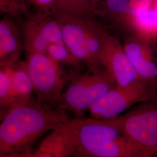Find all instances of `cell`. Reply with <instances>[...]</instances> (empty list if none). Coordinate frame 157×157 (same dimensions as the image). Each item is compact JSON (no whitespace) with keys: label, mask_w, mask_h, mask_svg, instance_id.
I'll list each match as a JSON object with an SVG mask.
<instances>
[{"label":"cell","mask_w":157,"mask_h":157,"mask_svg":"<svg viewBox=\"0 0 157 157\" xmlns=\"http://www.w3.org/2000/svg\"><path fill=\"white\" fill-rule=\"evenodd\" d=\"M95 5L96 0H56L54 11L61 10L80 16H88L91 15Z\"/></svg>","instance_id":"e0dca14e"},{"label":"cell","mask_w":157,"mask_h":157,"mask_svg":"<svg viewBox=\"0 0 157 157\" xmlns=\"http://www.w3.org/2000/svg\"><path fill=\"white\" fill-rule=\"evenodd\" d=\"M115 87L114 80L105 67L87 68L71 78L58 105L82 117L95 101Z\"/></svg>","instance_id":"277c9868"},{"label":"cell","mask_w":157,"mask_h":157,"mask_svg":"<svg viewBox=\"0 0 157 157\" xmlns=\"http://www.w3.org/2000/svg\"><path fill=\"white\" fill-rule=\"evenodd\" d=\"M14 104L11 78L8 67H0V115L2 117Z\"/></svg>","instance_id":"2e32d148"},{"label":"cell","mask_w":157,"mask_h":157,"mask_svg":"<svg viewBox=\"0 0 157 157\" xmlns=\"http://www.w3.org/2000/svg\"><path fill=\"white\" fill-rule=\"evenodd\" d=\"M101 64L110 74L118 87L127 86L140 79L123 45L105 28L103 31Z\"/></svg>","instance_id":"9c48e42d"},{"label":"cell","mask_w":157,"mask_h":157,"mask_svg":"<svg viewBox=\"0 0 157 157\" xmlns=\"http://www.w3.org/2000/svg\"><path fill=\"white\" fill-rule=\"evenodd\" d=\"M157 97V83L138 79L123 87L108 91L90 107V117L96 119L115 118L142 102Z\"/></svg>","instance_id":"52a82bcc"},{"label":"cell","mask_w":157,"mask_h":157,"mask_svg":"<svg viewBox=\"0 0 157 157\" xmlns=\"http://www.w3.org/2000/svg\"><path fill=\"white\" fill-rule=\"evenodd\" d=\"M154 8L157 12V0H154Z\"/></svg>","instance_id":"ffe728a7"},{"label":"cell","mask_w":157,"mask_h":157,"mask_svg":"<svg viewBox=\"0 0 157 157\" xmlns=\"http://www.w3.org/2000/svg\"><path fill=\"white\" fill-rule=\"evenodd\" d=\"M21 30L26 52L46 53L51 44H64L61 26L50 13L37 12L29 15Z\"/></svg>","instance_id":"ba28073f"},{"label":"cell","mask_w":157,"mask_h":157,"mask_svg":"<svg viewBox=\"0 0 157 157\" xmlns=\"http://www.w3.org/2000/svg\"><path fill=\"white\" fill-rule=\"evenodd\" d=\"M26 62L35 98L44 103L58 105L72 78L71 75L46 53L26 52Z\"/></svg>","instance_id":"8992f818"},{"label":"cell","mask_w":157,"mask_h":157,"mask_svg":"<svg viewBox=\"0 0 157 157\" xmlns=\"http://www.w3.org/2000/svg\"><path fill=\"white\" fill-rule=\"evenodd\" d=\"M46 54L62 67L72 78L87 68L64 44H51L48 47Z\"/></svg>","instance_id":"9a60e30c"},{"label":"cell","mask_w":157,"mask_h":157,"mask_svg":"<svg viewBox=\"0 0 157 157\" xmlns=\"http://www.w3.org/2000/svg\"><path fill=\"white\" fill-rule=\"evenodd\" d=\"M75 157H149L116 126L94 118L70 119Z\"/></svg>","instance_id":"7a4b0ae2"},{"label":"cell","mask_w":157,"mask_h":157,"mask_svg":"<svg viewBox=\"0 0 157 157\" xmlns=\"http://www.w3.org/2000/svg\"><path fill=\"white\" fill-rule=\"evenodd\" d=\"M58 22L64 44L87 68L102 67L104 28L91 15L80 16L61 10L51 13Z\"/></svg>","instance_id":"3957f363"},{"label":"cell","mask_w":157,"mask_h":157,"mask_svg":"<svg viewBox=\"0 0 157 157\" xmlns=\"http://www.w3.org/2000/svg\"><path fill=\"white\" fill-rule=\"evenodd\" d=\"M28 0H0L1 14L15 17L28 11Z\"/></svg>","instance_id":"ac0fdd59"},{"label":"cell","mask_w":157,"mask_h":157,"mask_svg":"<svg viewBox=\"0 0 157 157\" xmlns=\"http://www.w3.org/2000/svg\"><path fill=\"white\" fill-rule=\"evenodd\" d=\"M124 50L140 79L157 83V45L128 33Z\"/></svg>","instance_id":"30bf717a"},{"label":"cell","mask_w":157,"mask_h":157,"mask_svg":"<svg viewBox=\"0 0 157 157\" xmlns=\"http://www.w3.org/2000/svg\"><path fill=\"white\" fill-rule=\"evenodd\" d=\"M153 7L154 0H100L91 16L108 19L123 26L133 17Z\"/></svg>","instance_id":"8fae6325"},{"label":"cell","mask_w":157,"mask_h":157,"mask_svg":"<svg viewBox=\"0 0 157 157\" xmlns=\"http://www.w3.org/2000/svg\"><path fill=\"white\" fill-rule=\"evenodd\" d=\"M36 6L39 11L51 13L54 10L56 0H28Z\"/></svg>","instance_id":"d6986e66"},{"label":"cell","mask_w":157,"mask_h":157,"mask_svg":"<svg viewBox=\"0 0 157 157\" xmlns=\"http://www.w3.org/2000/svg\"><path fill=\"white\" fill-rule=\"evenodd\" d=\"M98 120L122 130L149 157L157 153V97L115 118Z\"/></svg>","instance_id":"5b68a950"},{"label":"cell","mask_w":157,"mask_h":157,"mask_svg":"<svg viewBox=\"0 0 157 157\" xmlns=\"http://www.w3.org/2000/svg\"><path fill=\"white\" fill-rule=\"evenodd\" d=\"M23 49L21 26L5 15L0 21V67H9L18 61Z\"/></svg>","instance_id":"4fadbf2b"},{"label":"cell","mask_w":157,"mask_h":157,"mask_svg":"<svg viewBox=\"0 0 157 157\" xmlns=\"http://www.w3.org/2000/svg\"><path fill=\"white\" fill-rule=\"evenodd\" d=\"M67 112L35 97L13 104L1 117L0 157H32V144L69 121Z\"/></svg>","instance_id":"6da1fadb"},{"label":"cell","mask_w":157,"mask_h":157,"mask_svg":"<svg viewBox=\"0 0 157 157\" xmlns=\"http://www.w3.org/2000/svg\"><path fill=\"white\" fill-rule=\"evenodd\" d=\"M69 121L52 130L33 151L32 157H75V144Z\"/></svg>","instance_id":"7c38bea8"},{"label":"cell","mask_w":157,"mask_h":157,"mask_svg":"<svg viewBox=\"0 0 157 157\" xmlns=\"http://www.w3.org/2000/svg\"><path fill=\"white\" fill-rule=\"evenodd\" d=\"M14 104L34 98V87L26 61H18L9 66Z\"/></svg>","instance_id":"5bb4252c"},{"label":"cell","mask_w":157,"mask_h":157,"mask_svg":"<svg viewBox=\"0 0 157 157\" xmlns=\"http://www.w3.org/2000/svg\"><path fill=\"white\" fill-rule=\"evenodd\" d=\"M99 1H100V0H96V4L98 3V2ZM95 6H96V5H95Z\"/></svg>","instance_id":"44dd1931"}]
</instances>
